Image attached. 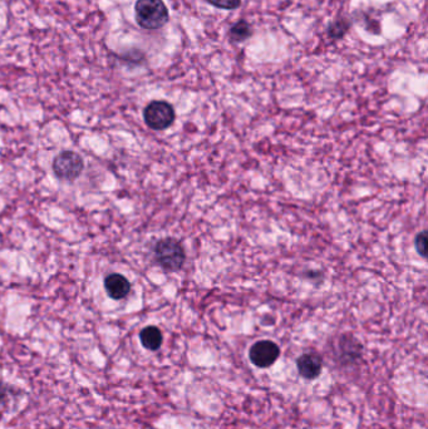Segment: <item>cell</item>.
Masks as SVG:
<instances>
[{"mask_svg": "<svg viewBox=\"0 0 428 429\" xmlns=\"http://www.w3.org/2000/svg\"><path fill=\"white\" fill-rule=\"evenodd\" d=\"M135 10L137 23L143 29L156 31L168 23V10L162 0H138Z\"/></svg>", "mask_w": 428, "mask_h": 429, "instance_id": "obj_1", "label": "cell"}, {"mask_svg": "<svg viewBox=\"0 0 428 429\" xmlns=\"http://www.w3.org/2000/svg\"><path fill=\"white\" fill-rule=\"evenodd\" d=\"M155 258L157 264L160 265L162 269L175 272L182 269L186 260V254L180 241L168 238L160 240L156 244Z\"/></svg>", "mask_w": 428, "mask_h": 429, "instance_id": "obj_2", "label": "cell"}, {"mask_svg": "<svg viewBox=\"0 0 428 429\" xmlns=\"http://www.w3.org/2000/svg\"><path fill=\"white\" fill-rule=\"evenodd\" d=\"M143 118L149 129L155 131L168 129L175 121L174 107L165 101H154L145 108Z\"/></svg>", "mask_w": 428, "mask_h": 429, "instance_id": "obj_3", "label": "cell"}, {"mask_svg": "<svg viewBox=\"0 0 428 429\" xmlns=\"http://www.w3.org/2000/svg\"><path fill=\"white\" fill-rule=\"evenodd\" d=\"M83 167L84 165L81 156L73 151H63L57 156L53 162V171L57 177L64 181H73L80 177Z\"/></svg>", "mask_w": 428, "mask_h": 429, "instance_id": "obj_4", "label": "cell"}, {"mask_svg": "<svg viewBox=\"0 0 428 429\" xmlns=\"http://www.w3.org/2000/svg\"><path fill=\"white\" fill-rule=\"evenodd\" d=\"M279 356V347L272 340H260L255 343L249 351L250 361L259 368H267L273 365Z\"/></svg>", "mask_w": 428, "mask_h": 429, "instance_id": "obj_5", "label": "cell"}, {"mask_svg": "<svg viewBox=\"0 0 428 429\" xmlns=\"http://www.w3.org/2000/svg\"><path fill=\"white\" fill-rule=\"evenodd\" d=\"M322 358L313 354V353H307L302 356H299L297 361V368L299 370V375H302L305 379L311 380L318 378V375L322 372Z\"/></svg>", "mask_w": 428, "mask_h": 429, "instance_id": "obj_6", "label": "cell"}, {"mask_svg": "<svg viewBox=\"0 0 428 429\" xmlns=\"http://www.w3.org/2000/svg\"><path fill=\"white\" fill-rule=\"evenodd\" d=\"M105 288H106L107 294L110 295L112 299L119 300L130 294L131 284L124 275L111 274L107 276L105 280Z\"/></svg>", "mask_w": 428, "mask_h": 429, "instance_id": "obj_7", "label": "cell"}, {"mask_svg": "<svg viewBox=\"0 0 428 429\" xmlns=\"http://www.w3.org/2000/svg\"><path fill=\"white\" fill-rule=\"evenodd\" d=\"M140 339L146 349L155 351L161 348L163 337H162L161 330L157 326H147L141 331Z\"/></svg>", "mask_w": 428, "mask_h": 429, "instance_id": "obj_8", "label": "cell"}, {"mask_svg": "<svg viewBox=\"0 0 428 429\" xmlns=\"http://www.w3.org/2000/svg\"><path fill=\"white\" fill-rule=\"evenodd\" d=\"M230 36H231V38H233L234 41L242 42V41H245V39H248V38L251 36V28H250V25H249L246 22L242 20V22L236 23V24L231 28Z\"/></svg>", "mask_w": 428, "mask_h": 429, "instance_id": "obj_9", "label": "cell"}, {"mask_svg": "<svg viewBox=\"0 0 428 429\" xmlns=\"http://www.w3.org/2000/svg\"><path fill=\"white\" fill-rule=\"evenodd\" d=\"M212 6L220 8V9H228V10H233L240 6L242 0H207Z\"/></svg>", "mask_w": 428, "mask_h": 429, "instance_id": "obj_10", "label": "cell"}, {"mask_svg": "<svg viewBox=\"0 0 428 429\" xmlns=\"http://www.w3.org/2000/svg\"><path fill=\"white\" fill-rule=\"evenodd\" d=\"M416 250L422 258L426 256V252H427V233L422 231L421 233L417 235L416 241Z\"/></svg>", "mask_w": 428, "mask_h": 429, "instance_id": "obj_11", "label": "cell"}, {"mask_svg": "<svg viewBox=\"0 0 428 429\" xmlns=\"http://www.w3.org/2000/svg\"><path fill=\"white\" fill-rule=\"evenodd\" d=\"M6 399H8V389L4 384L0 383V407L6 403Z\"/></svg>", "mask_w": 428, "mask_h": 429, "instance_id": "obj_12", "label": "cell"}]
</instances>
